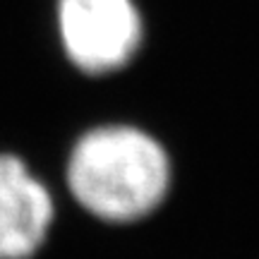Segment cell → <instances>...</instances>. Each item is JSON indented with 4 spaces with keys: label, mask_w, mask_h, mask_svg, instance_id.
Masks as SVG:
<instances>
[{
    "label": "cell",
    "mask_w": 259,
    "mask_h": 259,
    "mask_svg": "<svg viewBox=\"0 0 259 259\" xmlns=\"http://www.w3.org/2000/svg\"><path fill=\"white\" fill-rule=\"evenodd\" d=\"M170 156L147 130L99 125L70 149L65 180L74 202L106 223H135L163 204L170 190Z\"/></svg>",
    "instance_id": "6da1fadb"
},
{
    "label": "cell",
    "mask_w": 259,
    "mask_h": 259,
    "mask_svg": "<svg viewBox=\"0 0 259 259\" xmlns=\"http://www.w3.org/2000/svg\"><path fill=\"white\" fill-rule=\"evenodd\" d=\"M63 53L84 74L122 70L144 41V19L135 0H56Z\"/></svg>",
    "instance_id": "7a4b0ae2"
},
{
    "label": "cell",
    "mask_w": 259,
    "mask_h": 259,
    "mask_svg": "<svg viewBox=\"0 0 259 259\" xmlns=\"http://www.w3.org/2000/svg\"><path fill=\"white\" fill-rule=\"evenodd\" d=\"M56 204L29 166L0 154V259H31L48 238Z\"/></svg>",
    "instance_id": "3957f363"
}]
</instances>
